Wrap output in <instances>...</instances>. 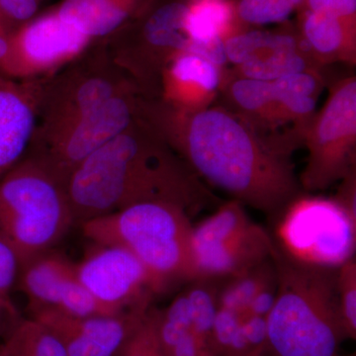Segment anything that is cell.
Masks as SVG:
<instances>
[{
  "label": "cell",
  "mask_w": 356,
  "mask_h": 356,
  "mask_svg": "<svg viewBox=\"0 0 356 356\" xmlns=\"http://www.w3.org/2000/svg\"><path fill=\"white\" fill-rule=\"evenodd\" d=\"M18 280L31 312L51 309L79 317L116 316L126 312L98 301L77 277L76 264L51 250L25 264Z\"/></svg>",
  "instance_id": "5bb4252c"
},
{
  "label": "cell",
  "mask_w": 356,
  "mask_h": 356,
  "mask_svg": "<svg viewBox=\"0 0 356 356\" xmlns=\"http://www.w3.org/2000/svg\"><path fill=\"white\" fill-rule=\"evenodd\" d=\"M273 222L274 242L293 259L339 267L355 257L356 220L334 197L301 192Z\"/></svg>",
  "instance_id": "ba28073f"
},
{
  "label": "cell",
  "mask_w": 356,
  "mask_h": 356,
  "mask_svg": "<svg viewBox=\"0 0 356 356\" xmlns=\"http://www.w3.org/2000/svg\"><path fill=\"white\" fill-rule=\"evenodd\" d=\"M77 277L98 301L118 312L152 303L161 294L154 276L130 250L97 245L76 264Z\"/></svg>",
  "instance_id": "4fadbf2b"
},
{
  "label": "cell",
  "mask_w": 356,
  "mask_h": 356,
  "mask_svg": "<svg viewBox=\"0 0 356 356\" xmlns=\"http://www.w3.org/2000/svg\"><path fill=\"white\" fill-rule=\"evenodd\" d=\"M0 356H67L50 329L36 318H18L0 346Z\"/></svg>",
  "instance_id": "603a6c76"
},
{
  "label": "cell",
  "mask_w": 356,
  "mask_h": 356,
  "mask_svg": "<svg viewBox=\"0 0 356 356\" xmlns=\"http://www.w3.org/2000/svg\"><path fill=\"white\" fill-rule=\"evenodd\" d=\"M337 300L346 339H356V259L339 267Z\"/></svg>",
  "instance_id": "f1b7e54d"
},
{
  "label": "cell",
  "mask_w": 356,
  "mask_h": 356,
  "mask_svg": "<svg viewBox=\"0 0 356 356\" xmlns=\"http://www.w3.org/2000/svg\"><path fill=\"white\" fill-rule=\"evenodd\" d=\"M145 0H63L56 10L93 41L107 38L137 13Z\"/></svg>",
  "instance_id": "d6986e66"
},
{
  "label": "cell",
  "mask_w": 356,
  "mask_h": 356,
  "mask_svg": "<svg viewBox=\"0 0 356 356\" xmlns=\"http://www.w3.org/2000/svg\"><path fill=\"white\" fill-rule=\"evenodd\" d=\"M191 0H145L137 13L102 39L115 63L149 99L159 95L166 65L186 50L185 16Z\"/></svg>",
  "instance_id": "8992f818"
},
{
  "label": "cell",
  "mask_w": 356,
  "mask_h": 356,
  "mask_svg": "<svg viewBox=\"0 0 356 356\" xmlns=\"http://www.w3.org/2000/svg\"><path fill=\"white\" fill-rule=\"evenodd\" d=\"M271 259L277 293L266 318V356H341L346 336L337 300L339 267L293 259L274 240Z\"/></svg>",
  "instance_id": "3957f363"
},
{
  "label": "cell",
  "mask_w": 356,
  "mask_h": 356,
  "mask_svg": "<svg viewBox=\"0 0 356 356\" xmlns=\"http://www.w3.org/2000/svg\"><path fill=\"white\" fill-rule=\"evenodd\" d=\"M225 50L229 64L234 67L261 60L278 51H307L297 30L291 28L280 31L245 29L225 41Z\"/></svg>",
  "instance_id": "ffe728a7"
},
{
  "label": "cell",
  "mask_w": 356,
  "mask_h": 356,
  "mask_svg": "<svg viewBox=\"0 0 356 356\" xmlns=\"http://www.w3.org/2000/svg\"><path fill=\"white\" fill-rule=\"evenodd\" d=\"M17 310L10 300H0V331L4 330L8 332L9 330L18 320Z\"/></svg>",
  "instance_id": "e575fe53"
},
{
  "label": "cell",
  "mask_w": 356,
  "mask_h": 356,
  "mask_svg": "<svg viewBox=\"0 0 356 356\" xmlns=\"http://www.w3.org/2000/svg\"><path fill=\"white\" fill-rule=\"evenodd\" d=\"M236 20L234 0H191L185 31L191 41L221 38L226 41L243 31Z\"/></svg>",
  "instance_id": "44dd1931"
},
{
  "label": "cell",
  "mask_w": 356,
  "mask_h": 356,
  "mask_svg": "<svg viewBox=\"0 0 356 356\" xmlns=\"http://www.w3.org/2000/svg\"><path fill=\"white\" fill-rule=\"evenodd\" d=\"M65 188L79 225L137 204H175L192 216L222 203L144 113L86 159Z\"/></svg>",
  "instance_id": "7a4b0ae2"
},
{
  "label": "cell",
  "mask_w": 356,
  "mask_h": 356,
  "mask_svg": "<svg viewBox=\"0 0 356 356\" xmlns=\"http://www.w3.org/2000/svg\"><path fill=\"white\" fill-rule=\"evenodd\" d=\"M16 26L13 24L6 16L0 13V60L6 55L8 49L9 40Z\"/></svg>",
  "instance_id": "d590c367"
},
{
  "label": "cell",
  "mask_w": 356,
  "mask_h": 356,
  "mask_svg": "<svg viewBox=\"0 0 356 356\" xmlns=\"http://www.w3.org/2000/svg\"><path fill=\"white\" fill-rule=\"evenodd\" d=\"M159 332L166 356H213L192 330L184 292L165 310H159Z\"/></svg>",
  "instance_id": "7402d4cb"
},
{
  "label": "cell",
  "mask_w": 356,
  "mask_h": 356,
  "mask_svg": "<svg viewBox=\"0 0 356 356\" xmlns=\"http://www.w3.org/2000/svg\"><path fill=\"white\" fill-rule=\"evenodd\" d=\"M130 91L140 92L115 63L104 41H95L70 64L42 79L35 133L62 127Z\"/></svg>",
  "instance_id": "52a82bcc"
},
{
  "label": "cell",
  "mask_w": 356,
  "mask_h": 356,
  "mask_svg": "<svg viewBox=\"0 0 356 356\" xmlns=\"http://www.w3.org/2000/svg\"><path fill=\"white\" fill-rule=\"evenodd\" d=\"M146 99L139 91H130L62 127L35 133L25 156L65 187L86 159L139 118Z\"/></svg>",
  "instance_id": "9c48e42d"
},
{
  "label": "cell",
  "mask_w": 356,
  "mask_h": 356,
  "mask_svg": "<svg viewBox=\"0 0 356 356\" xmlns=\"http://www.w3.org/2000/svg\"><path fill=\"white\" fill-rule=\"evenodd\" d=\"M74 224L65 187L31 159L0 178V232L21 268L51 252Z\"/></svg>",
  "instance_id": "5b68a950"
},
{
  "label": "cell",
  "mask_w": 356,
  "mask_h": 356,
  "mask_svg": "<svg viewBox=\"0 0 356 356\" xmlns=\"http://www.w3.org/2000/svg\"><path fill=\"white\" fill-rule=\"evenodd\" d=\"M276 293H277V278L274 282L264 287L254 297L245 314L267 318L275 303Z\"/></svg>",
  "instance_id": "836d02e7"
},
{
  "label": "cell",
  "mask_w": 356,
  "mask_h": 356,
  "mask_svg": "<svg viewBox=\"0 0 356 356\" xmlns=\"http://www.w3.org/2000/svg\"><path fill=\"white\" fill-rule=\"evenodd\" d=\"M192 248L197 278L227 280L270 259L273 238L242 203L229 199L193 225Z\"/></svg>",
  "instance_id": "8fae6325"
},
{
  "label": "cell",
  "mask_w": 356,
  "mask_h": 356,
  "mask_svg": "<svg viewBox=\"0 0 356 356\" xmlns=\"http://www.w3.org/2000/svg\"><path fill=\"white\" fill-rule=\"evenodd\" d=\"M323 67L305 51H283L261 60H250L238 65L233 74L259 81H274L282 77Z\"/></svg>",
  "instance_id": "484cf974"
},
{
  "label": "cell",
  "mask_w": 356,
  "mask_h": 356,
  "mask_svg": "<svg viewBox=\"0 0 356 356\" xmlns=\"http://www.w3.org/2000/svg\"><path fill=\"white\" fill-rule=\"evenodd\" d=\"M159 309L152 307L114 356H166L159 337Z\"/></svg>",
  "instance_id": "83f0119b"
},
{
  "label": "cell",
  "mask_w": 356,
  "mask_h": 356,
  "mask_svg": "<svg viewBox=\"0 0 356 356\" xmlns=\"http://www.w3.org/2000/svg\"><path fill=\"white\" fill-rule=\"evenodd\" d=\"M308 156L299 175L302 191H323L356 168V79L344 76L329 95L304 136Z\"/></svg>",
  "instance_id": "30bf717a"
},
{
  "label": "cell",
  "mask_w": 356,
  "mask_h": 356,
  "mask_svg": "<svg viewBox=\"0 0 356 356\" xmlns=\"http://www.w3.org/2000/svg\"><path fill=\"white\" fill-rule=\"evenodd\" d=\"M304 0H234L236 20L243 29L283 23L298 13Z\"/></svg>",
  "instance_id": "4316f807"
},
{
  "label": "cell",
  "mask_w": 356,
  "mask_h": 356,
  "mask_svg": "<svg viewBox=\"0 0 356 356\" xmlns=\"http://www.w3.org/2000/svg\"><path fill=\"white\" fill-rule=\"evenodd\" d=\"M20 264L13 248L0 232V300H10V291L17 282Z\"/></svg>",
  "instance_id": "f546056e"
},
{
  "label": "cell",
  "mask_w": 356,
  "mask_h": 356,
  "mask_svg": "<svg viewBox=\"0 0 356 356\" xmlns=\"http://www.w3.org/2000/svg\"><path fill=\"white\" fill-rule=\"evenodd\" d=\"M297 31L307 51L321 67L356 64V23L336 15L302 9Z\"/></svg>",
  "instance_id": "ac0fdd59"
},
{
  "label": "cell",
  "mask_w": 356,
  "mask_h": 356,
  "mask_svg": "<svg viewBox=\"0 0 356 356\" xmlns=\"http://www.w3.org/2000/svg\"><path fill=\"white\" fill-rule=\"evenodd\" d=\"M276 278L275 266L270 257L242 273L222 280L219 291V308L229 309L243 315L254 297Z\"/></svg>",
  "instance_id": "cb8c5ba5"
},
{
  "label": "cell",
  "mask_w": 356,
  "mask_h": 356,
  "mask_svg": "<svg viewBox=\"0 0 356 356\" xmlns=\"http://www.w3.org/2000/svg\"><path fill=\"white\" fill-rule=\"evenodd\" d=\"M334 198L356 220V168L339 181V189Z\"/></svg>",
  "instance_id": "d6a6232c"
},
{
  "label": "cell",
  "mask_w": 356,
  "mask_h": 356,
  "mask_svg": "<svg viewBox=\"0 0 356 356\" xmlns=\"http://www.w3.org/2000/svg\"><path fill=\"white\" fill-rule=\"evenodd\" d=\"M144 116L204 184L271 221L303 192L292 154L273 146L228 106L186 111L147 99Z\"/></svg>",
  "instance_id": "6da1fadb"
},
{
  "label": "cell",
  "mask_w": 356,
  "mask_h": 356,
  "mask_svg": "<svg viewBox=\"0 0 356 356\" xmlns=\"http://www.w3.org/2000/svg\"><path fill=\"white\" fill-rule=\"evenodd\" d=\"M226 74L200 56L182 51L163 70L156 99L186 111L207 108L221 93Z\"/></svg>",
  "instance_id": "e0dca14e"
},
{
  "label": "cell",
  "mask_w": 356,
  "mask_h": 356,
  "mask_svg": "<svg viewBox=\"0 0 356 356\" xmlns=\"http://www.w3.org/2000/svg\"><path fill=\"white\" fill-rule=\"evenodd\" d=\"M152 303L140 304L116 316L79 317L51 309L32 311L63 344L67 356H114L124 339L147 315Z\"/></svg>",
  "instance_id": "9a60e30c"
},
{
  "label": "cell",
  "mask_w": 356,
  "mask_h": 356,
  "mask_svg": "<svg viewBox=\"0 0 356 356\" xmlns=\"http://www.w3.org/2000/svg\"><path fill=\"white\" fill-rule=\"evenodd\" d=\"M40 0H0V13L18 26L36 15Z\"/></svg>",
  "instance_id": "1f68e13d"
},
{
  "label": "cell",
  "mask_w": 356,
  "mask_h": 356,
  "mask_svg": "<svg viewBox=\"0 0 356 356\" xmlns=\"http://www.w3.org/2000/svg\"><path fill=\"white\" fill-rule=\"evenodd\" d=\"M222 280L196 278L188 282V286L184 291L188 304L192 330L208 348L211 332L219 310V291Z\"/></svg>",
  "instance_id": "d4e9b609"
},
{
  "label": "cell",
  "mask_w": 356,
  "mask_h": 356,
  "mask_svg": "<svg viewBox=\"0 0 356 356\" xmlns=\"http://www.w3.org/2000/svg\"><path fill=\"white\" fill-rule=\"evenodd\" d=\"M302 9L332 14L356 23V0H304Z\"/></svg>",
  "instance_id": "4dcf8cb0"
},
{
  "label": "cell",
  "mask_w": 356,
  "mask_h": 356,
  "mask_svg": "<svg viewBox=\"0 0 356 356\" xmlns=\"http://www.w3.org/2000/svg\"><path fill=\"white\" fill-rule=\"evenodd\" d=\"M41 81H14L0 74V178L24 158L31 144Z\"/></svg>",
  "instance_id": "2e32d148"
},
{
  "label": "cell",
  "mask_w": 356,
  "mask_h": 356,
  "mask_svg": "<svg viewBox=\"0 0 356 356\" xmlns=\"http://www.w3.org/2000/svg\"><path fill=\"white\" fill-rule=\"evenodd\" d=\"M93 42L53 9L16 26L0 60V74L14 81H41L70 64Z\"/></svg>",
  "instance_id": "7c38bea8"
},
{
  "label": "cell",
  "mask_w": 356,
  "mask_h": 356,
  "mask_svg": "<svg viewBox=\"0 0 356 356\" xmlns=\"http://www.w3.org/2000/svg\"><path fill=\"white\" fill-rule=\"evenodd\" d=\"M95 245H119L147 267L161 292L198 277L192 248L191 216L175 204H137L79 224Z\"/></svg>",
  "instance_id": "277c9868"
}]
</instances>
